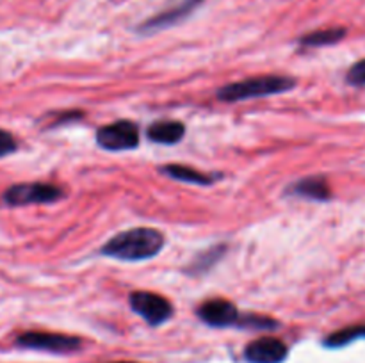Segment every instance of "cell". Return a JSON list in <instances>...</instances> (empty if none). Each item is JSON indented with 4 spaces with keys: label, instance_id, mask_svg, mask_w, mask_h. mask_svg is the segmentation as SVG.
<instances>
[{
    "label": "cell",
    "instance_id": "obj_1",
    "mask_svg": "<svg viewBox=\"0 0 365 363\" xmlns=\"http://www.w3.org/2000/svg\"><path fill=\"white\" fill-rule=\"evenodd\" d=\"M166 246V237L157 228L139 226L125 230L110 237L102 246L100 253L103 256L123 260V262H141L153 258Z\"/></svg>",
    "mask_w": 365,
    "mask_h": 363
},
{
    "label": "cell",
    "instance_id": "obj_2",
    "mask_svg": "<svg viewBox=\"0 0 365 363\" xmlns=\"http://www.w3.org/2000/svg\"><path fill=\"white\" fill-rule=\"evenodd\" d=\"M296 88V80L285 75H259L232 82L217 89V100L221 102H242V100L264 98V96L280 95Z\"/></svg>",
    "mask_w": 365,
    "mask_h": 363
},
{
    "label": "cell",
    "instance_id": "obj_3",
    "mask_svg": "<svg viewBox=\"0 0 365 363\" xmlns=\"http://www.w3.org/2000/svg\"><path fill=\"white\" fill-rule=\"evenodd\" d=\"M64 198V191L53 184L32 182V184L11 185L4 192V201L11 206L34 205V203H53Z\"/></svg>",
    "mask_w": 365,
    "mask_h": 363
},
{
    "label": "cell",
    "instance_id": "obj_4",
    "mask_svg": "<svg viewBox=\"0 0 365 363\" xmlns=\"http://www.w3.org/2000/svg\"><path fill=\"white\" fill-rule=\"evenodd\" d=\"M96 142L107 152H127L138 148L139 128L134 121L120 120L106 125L96 132Z\"/></svg>",
    "mask_w": 365,
    "mask_h": 363
},
{
    "label": "cell",
    "instance_id": "obj_5",
    "mask_svg": "<svg viewBox=\"0 0 365 363\" xmlns=\"http://www.w3.org/2000/svg\"><path fill=\"white\" fill-rule=\"evenodd\" d=\"M128 302H130V308L139 317H143L150 326H160V324L170 320L171 315H173V306H171V302L160 294H155V292H132L130 298H128Z\"/></svg>",
    "mask_w": 365,
    "mask_h": 363
},
{
    "label": "cell",
    "instance_id": "obj_6",
    "mask_svg": "<svg viewBox=\"0 0 365 363\" xmlns=\"http://www.w3.org/2000/svg\"><path fill=\"white\" fill-rule=\"evenodd\" d=\"M16 344L20 347L34 349V351L46 352H73L81 349V338L70 337L63 333H50V331H27L16 338Z\"/></svg>",
    "mask_w": 365,
    "mask_h": 363
},
{
    "label": "cell",
    "instance_id": "obj_7",
    "mask_svg": "<svg viewBox=\"0 0 365 363\" xmlns=\"http://www.w3.org/2000/svg\"><path fill=\"white\" fill-rule=\"evenodd\" d=\"M287 354V345L277 337H260L250 342L245 349V358L248 363H282Z\"/></svg>",
    "mask_w": 365,
    "mask_h": 363
},
{
    "label": "cell",
    "instance_id": "obj_8",
    "mask_svg": "<svg viewBox=\"0 0 365 363\" xmlns=\"http://www.w3.org/2000/svg\"><path fill=\"white\" fill-rule=\"evenodd\" d=\"M198 317L212 327H227L239 322V310L228 299H209L198 308Z\"/></svg>",
    "mask_w": 365,
    "mask_h": 363
},
{
    "label": "cell",
    "instance_id": "obj_9",
    "mask_svg": "<svg viewBox=\"0 0 365 363\" xmlns=\"http://www.w3.org/2000/svg\"><path fill=\"white\" fill-rule=\"evenodd\" d=\"M205 0H182L178 6L171 7V9L164 11V13L157 14V16H152L150 20H146L145 23L139 27V31L145 32V34H152V32L163 31V28L173 27L175 23L184 20L187 14H191L196 7L200 6Z\"/></svg>",
    "mask_w": 365,
    "mask_h": 363
},
{
    "label": "cell",
    "instance_id": "obj_10",
    "mask_svg": "<svg viewBox=\"0 0 365 363\" xmlns=\"http://www.w3.org/2000/svg\"><path fill=\"white\" fill-rule=\"evenodd\" d=\"M285 194L294 196V198L312 199V201H328L331 198V189L324 177H309L294 182L285 191Z\"/></svg>",
    "mask_w": 365,
    "mask_h": 363
},
{
    "label": "cell",
    "instance_id": "obj_11",
    "mask_svg": "<svg viewBox=\"0 0 365 363\" xmlns=\"http://www.w3.org/2000/svg\"><path fill=\"white\" fill-rule=\"evenodd\" d=\"M146 135H148L150 141L157 142V144H177L184 139L185 125L175 120L155 121L148 127Z\"/></svg>",
    "mask_w": 365,
    "mask_h": 363
},
{
    "label": "cell",
    "instance_id": "obj_12",
    "mask_svg": "<svg viewBox=\"0 0 365 363\" xmlns=\"http://www.w3.org/2000/svg\"><path fill=\"white\" fill-rule=\"evenodd\" d=\"M160 173L166 177L173 178V180L184 182V184H195V185H210L214 184V178L205 173L192 169L189 166H178V164H170V166L160 167Z\"/></svg>",
    "mask_w": 365,
    "mask_h": 363
},
{
    "label": "cell",
    "instance_id": "obj_13",
    "mask_svg": "<svg viewBox=\"0 0 365 363\" xmlns=\"http://www.w3.org/2000/svg\"><path fill=\"white\" fill-rule=\"evenodd\" d=\"M346 36V28L335 27V28H323V31L310 32V34L303 36L299 39L303 46H328L335 45V43L341 41Z\"/></svg>",
    "mask_w": 365,
    "mask_h": 363
},
{
    "label": "cell",
    "instance_id": "obj_14",
    "mask_svg": "<svg viewBox=\"0 0 365 363\" xmlns=\"http://www.w3.org/2000/svg\"><path fill=\"white\" fill-rule=\"evenodd\" d=\"M360 338H365V326H348L328 335L323 344L330 349H339L349 345L351 342L360 340Z\"/></svg>",
    "mask_w": 365,
    "mask_h": 363
},
{
    "label": "cell",
    "instance_id": "obj_15",
    "mask_svg": "<svg viewBox=\"0 0 365 363\" xmlns=\"http://www.w3.org/2000/svg\"><path fill=\"white\" fill-rule=\"evenodd\" d=\"M225 251H227V246H223V244L216 246V248L207 249V251H203L202 255H198L191 263H189L187 273L192 274V276H198V274L205 273V270H209L210 267H212L214 263H216L217 260L223 256Z\"/></svg>",
    "mask_w": 365,
    "mask_h": 363
},
{
    "label": "cell",
    "instance_id": "obj_16",
    "mask_svg": "<svg viewBox=\"0 0 365 363\" xmlns=\"http://www.w3.org/2000/svg\"><path fill=\"white\" fill-rule=\"evenodd\" d=\"M346 80L351 85H365V59L359 60V63H355L349 68Z\"/></svg>",
    "mask_w": 365,
    "mask_h": 363
},
{
    "label": "cell",
    "instance_id": "obj_17",
    "mask_svg": "<svg viewBox=\"0 0 365 363\" xmlns=\"http://www.w3.org/2000/svg\"><path fill=\"white\" fill-rule=\"evenodd\" d=\"M16 148H18V142L16 139H14V135L6 130H0V159L14 153L16 152Z\"/></svg>",
    "mask_w": 365,
    "mask_h": 363
},
{
    "label": "cell",
    "instance_id": "obj_18",
    "mask_svg": "<svg viewBox=\"0 0 365 363\" xmlns=\"http://www.w3.org/2000/svg\"><path fill=\"white\" fill-rule=\"evenodd\" d=\"M114 363H134V362H114Z\"/></svg>",
    "mask_w": 365,
    "mask_h": 363
}]
</instances>
